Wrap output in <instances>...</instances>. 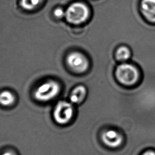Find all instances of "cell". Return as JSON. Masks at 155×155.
<instances>
[{"mask_svg":"<svg viewBox=\"0 0 155 155\" xmlns=\"http://www.w3.org/2000/svg\"><path fill=\"white\" fill-rule=\"evenodd\" d=\"M61 87L54 81L50 80L40 84L33 93L34 98L39 102H47L54 99L59 93Z\"/></svg>","mask_w":155,"mask_h":155,"instance_id":"obj_1","label":"cell"},{"mask_svg":"<svg viewBox=\"0 0 155 155\" xmlns=\"http://www.w3.org/2000/svg\"><path fill=\"white\" fill-rule=\"evenodd\" d=\"M115 76L117 81L121 85L130 87L137 82L139 73L134 65L128 63H122L117 67Z\"/></svg>","mask_w":155,"mask_h":155,"instance_id":"obj_2","label":"cell"},{"mask_svg":"<svg viewBox=\"0 0 155 155\" xmlns=\"http://www.w3.org/2000/svg\"><path fill=\"white\" fill-rule=\"evenodd\" d=\"M74 116V107L71 102L61 101L58 102L53 111V117L54 122L60 125L68 124Z\"/></svg>","mask_w":155,"mask_h":155,"instance_id":"obj_3","label":"cell"},{"mask_svg":"<svg viewBox=\"0 0 155 155\" xmlns=\"http://www.w3.org/2000/svg\"><path fill=\"white\" fill-rule=\"evenodd\" d=\"M89 15L87 6L82 2H74L69 5L65 10L66 20L73 24H79L85 22Z\"/></svg>","mask_w":155,"mask_h":155,"instance_id":"obj_4","label":"cell"},{"mask_svg":"<svg viewBox=\"0 0 155 155\" xmlns=\"http://www.w3.org/2000/svg\"><path fill=\"white\" fill-rule=\"evenodd\" d=\"M124 137V135L119 131L114 128H109L102 133L101 139L105 146L110 149L116 150L124 144L125 142Z\"/></svg>","mask_w":155,"mask_h":155,"instance_id":"obj_5","label":"cell"},{"mask_svg":"<svg viewBox=\"0 0 155 155\" xmlns=\"http://www.w3.org/2000/svg\"><path fill=\"white\" fill-rule=\"evenodd\" d=\"M66 60L68 67L75 72L82 73L88 69V59L85 55L80 52L70 53L67 56Z\"/></svg>","mask_w":155,"mask_h":155,"instance_id":"obj_6","label":"cell"},{"mask_svg":"<svg viewBox=\"0 0 155 155\" xmlns=\"http://www.w3.org/2000/svg\"><path fill=\"white\" fill-rule=\"evenodd\" d=\"M140 11L148 21L155 23V0H142Z\"/></svg>","mask_w":155,"mask_h":155,"instance_id":"obj_7","label":"cell"},{"mask_svg":"<svg viewBox=\"0 0 155 155\" xmlns=\"http://www.w3.org/2000/svg\"><path fill=\"white\" fill-rule=\"evenodd\" d=\"M87 89L82 85L76 86L71 91L70 95V102L73 104H79L85 99L87 95Z\"/></svg>","mask_w":155,"mask_h":155,"instance_id":"obj_8","label":"cell"},{"mask_svg":"<svg viewBox=\"0 0 155 155\" xmlns=\"http://www.w3.org/2000/svg\"><path fill=\"white\" fill-rule=\"evenodd\" d=\"M16 102L15 94L10 91L5 90L0 92V105L8 107L12 106Z\"/></svg>","mask_w":155,"mask_h":155,"instance_id":"obj_9","label":"cell"},{"mask_svg":"<svg viewBox=\"0 0 155 155\" xmlns=\"http://www.w3.org/2000/svg\"><path fill=\"white\" fill-rule=\"evenodd\" d=\"M131 55V53L129 48L124 45L118 47L115 53L116 59L120 62L127 61L130 58Z\"/></svg>","mask_w":155,"mask_h":155,"instance_id":"obj_10","label":"cell"},{"mask_svg":"<svg viewBox=\"0 0 155 155\" xmlns=\"http://www.w3.org/2000/svg\"><path fill=\"white\" fill-rule=\"evenodd\" d=\"M42 0H20L21 6L27 10H31L35 8Z\"/></svg>","mask_w":155,"mask_h":155,"instance_id":"obj_11","label":"cell"},{"mask_svg":"<svg viewBox=\"0 0 155 155\" xmlns=\"http://www.w3.org/2000/svg\"><path fill=\"white\" fill-rule=\"evenodd\" d=\"M54 15L58 18H62V17H65V11H64L62 8L58 7L54 9Z\"/></svg>","mask_w":155,"mask_h":155,"instance_id":"obj_12","label":"cell"},{"mask_svg":"<svg viewBox=\"0 0 155 155\" xmlns=\"http://www.w3.org/2000/svg\"><path fill=\"white\" fill-rule=\"evenodd\" d=\"M140 155H155V150L148 149L140 154Z\"/></svg>","mask_w":155,"mask_h":155,"instance_id":"obj_13","label":"cell"},{"mask_svg":"<svg viewBox=\"0 0 155 155\" xmlns=\"http://www.w3.org/2000/svg\"><path fill=\"white\" fill-rule=\"evenodd\" d=\"M1 155H16L13 151L7 150L5 152H4Z\"/></svg>","mask_w":155,"mask_h":155,"instance_id":"obj_14","label":"cell"}]
</instances>
